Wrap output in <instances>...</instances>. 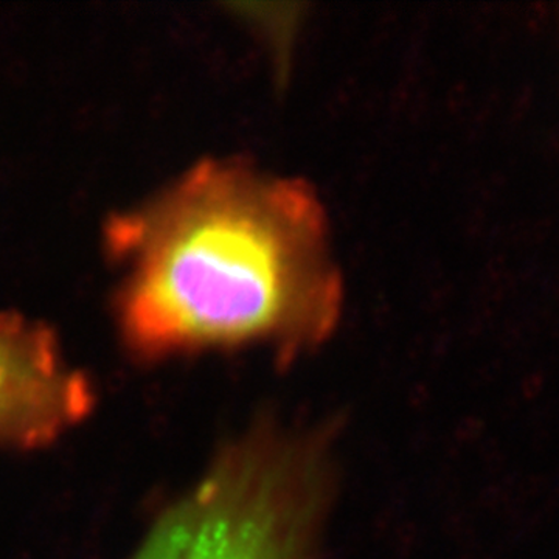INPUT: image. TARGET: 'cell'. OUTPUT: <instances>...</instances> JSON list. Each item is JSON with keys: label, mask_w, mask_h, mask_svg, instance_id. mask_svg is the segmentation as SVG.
I'll return each instance as SVG.
<instances>
[{"label": "cell", "mask_w": 559, "mask_h": 559, "mask_svg": "<svg viewBox=\"0 0 559 559\" xmlns=\"http://www.w3.org/2000/svg\"><path fill=\"white\" fill-rule=\"evenodd\" d=\"M109 238L127 264L121 325L142 355L261 347L288 362L336 329L329 221L299 179L202 162Z\"/></svg>", "instance_id": "6da1fadb"}, {"label": "cell", "mask_w": 559, "mask_h": 559, "mask_svg": "<svg viewBox=\"0 0 559 559\" xmlns=\"http://www.w3.org/2000/svg\"><path fill=\"white\" fill-rule=\"evenodd\" d=\"M326 498L323 444L263 426L223 451L134 559H311Z\"/></svg>", "instance_id": "7a4b0ae2"}, {"label": "cell", "mask_w": 559, "mask_h": 559, "mask_svg": "<svg viewBox=\"0 0 559 559\" xmlns=\"http://www.w3.org/2000/svg\"><path fill=\"white\" fill-rule=\"evenodd\" d=\"M94 393L46 326L0 318V447L38 448L86 417Z\"/></svg>", "instance_id": "3957f363"}]
</instances>
